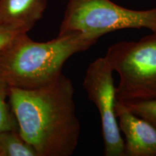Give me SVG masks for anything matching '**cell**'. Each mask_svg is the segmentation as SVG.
<instances>
[{
    "label": "cell",
    "instance_id": "cell-5",
    "mask_svg": "<svg viewBox=\"0 0 156 156\" xmlns=\"http://www.w3.org/2000/svg\"><path fill=\"white\" fill-rule=\"evenodd\" d=\"M114 69L106 57L89 64L83 86L88 100L98 108L101 117L105 156H125L124 140L120 133L115 113L116 101Z\"/></svg>",
    "mask_w": 156,
    "mask_h": 156
},
{
    "label": "cell",
    "instance_id": "cell-6",
    "mask_svg": "<svg viewBox=\"0 0 156 156\" xmlns=\"http://www.w3.org/2000/svg\"><path fill=\"white\" fill-rule=\"evenodd\" d=\"M119 127L125 136V156H156V128L136 116L122 101L115 103Z\"/></svg>",
    "mask_w": 156,
    "mask_h": 156
},
{
    "label": "cell",
    "instance_id": "cell-1",
    "mask_svg": "<svg viewBox=\"0 0 156 156\" xmlns=\"http://www.w3.org/2000/svg\"><path fill=\"white\" fill-rule=\"evenodd\" d=\"M9 102L22 137L38 156H69L77 148L80 124L74 87L63 74L36 88H9Z\"/></svg>",
    "mask_w": 156,
    "mask_h": 156
},
{
    "label": "cell",
    "instance_id": "cell-11",
    "mask_svg": "<svg viewBox=\"0 0 156 156\" xmlns=\"http://www.w3.org/2000/svg\"><path fill=\"white\" fill-rule=\"evenodd\" d=\"M22 33L13 29L0 26V49L5 46L12 38Z\"/></svg>",
    "mask_w": 156,
    "mask_h": 156
},
{
    "label": "cell",
    "instance_id": "cell-7",
    "mask_svg": "<svg viewBox=\"0 0 156 156\" xmlns=\"http://www.w3.org/2000/svg\"><path fill=\"white\" fill-rule=\"evenodd\" d=\"M48 0H0V26L28 33L43 17Z\"/></svg>",
    "mask_w": 156,
    "mask_h": 156
},
{
    "label": "cell",
    "instance_id": "cell-2",
    "mask_svg": "<svg viewBox=\"0 0 156 156\" xmlns=\"http://www.w3.org/2000/svg\"><path fill=\"white\" fill-rule=\"evenodd\" d=\"M22 33L0 49V79L9 87L36 88L57 78L67 60L95 44L100 35L71 32L46 42Z\"/></svg>",
    "mask_w": 156,
    "mask_h": 156
},
{
    "label": "cell",
    "instance_id": "cell-9",
    "mask_svg": "<svg viewBox=\"0 0 156 156\" xmlns=\"http://www.w3.org/2000/svg\"><path fill=\"white\" fill-rule=\"evenodd\" d=\"M10 87L0 79V132L7 130H18L16 119L12 112L9 102Z\"/></svg>",
    "mask_w": 156,
    "mask_h": 156
},
{
    "label": "cell",
    "instance_id": "cell-4",
    "mask_svg": "<svg viewBox=\"0 0 156 156\" xmlns=\"http://www.w3.org/2000/svg\"><path fill=\"white\" fill-rule=\"evenodd\" d=\"M156 33V7L134 10L111 0H69L58 35L71 32L103 35L122 29Z\"/></svg>",
    "mask_w": 156,
    "mask_h": 156
},
{
    "label": "cell",
    "instance_id": "cell-10",
    "mask_svg": "<svg viewBox=\"0 0 156 156\" xmlns=\"http://www.w3.org/2000/svg\"><path fill=\"white\" fill-rule=\"evenodd\" d=\"M123 103L133 114L147 121L156 128V98Z\"/></svg>",
    "mask_w": 156,
    "mask_h": 156
},
{
    "label": "cell",
    "instance_id": "cell-8",
    "mask_svg": "<svg viewBox=\"0 0 156 156\" xmlns=\"http://www.w3.org/2000/svg\"><path fill=\"white\" fill-rule=\"evenodd\" d=\"M0 156H38L17 129L0 132Z\"/></svg>",
    "mask_w": 156,
    "mask_h": 156
},
{
    "label": "cell",
    "instance_id": "cell-3",
    "mask_svg": "<svg viewBox=\"0 0 156 156\" xmlns=\"http://www.w3.org/2000/svg\"><path fill=\"white\" fill-rule=\"evenodd\" d=\"M105 57L119 75L117 101L156 98V33L112 45Z\"/></svg>",
    "mask_w": 156,
    "mask_h": 156
}]
</instances>
